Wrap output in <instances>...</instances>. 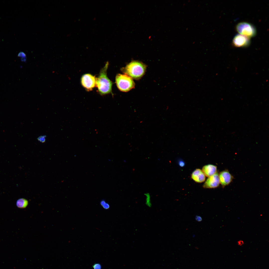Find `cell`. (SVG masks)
Returning a JSON list of instances; mask_svg holds the SVG:
<instances>
[{
	"label": "cell",
	"mask_w": 269,
	"mask_h": 269,
	"mask_svg": "<svg viewBox=\"0 0 269 269\" xmlns=\"http://www.w3.org/2000/svg\"><path fill=\"white\" fill-rule=\"evenodd\" d=\"M195 219L198 221L200 222L202 220V219L201 216L199 215H196L195 217Z\"/></svg>",
	"instance_id": "e0dca14e"
},
{
	"label": "cell",
	"mask_w": 269,
	"mask_h": 269,
	"mask_svg": "<svg viewBox=\"0 0 269 269\" xmlns=\"http://www.w3.org/2000/svg\"><path fill=\"white\" fill-rule=\"evenodd\" d=\"M236 29L240 34L249 38L255 36L257 33L255 27L252 24L247 22L239 23L236 26Z\"/></svg>",
	"instance_id": "277c9868"
},
{
	"label": "cell",
	"mask_w": 269,
	"mask_h": 269,
	"mask_svg": "<svg viewBox=\"0 0 269 269\" xmlns=\"http://www.w3.org/2000/svg\"><path fill=\"white\" fill-rule=\"evenodd\" d=\"M93 269H101V266L99 263H95L92 266Z\"/></svg>",
	"instance_id": "9a60e30c"
},
{
	"label": "cell",
	"mask_w": 269,
	"mask_h": 269,
	"mask_svg": "<svg viewBox=\"0 0 269 269\" xmlns=\"http://www.w3.org/2000/svg\"><path fill=\"white\" fill-rule=\"evenodd\" d=\"M96 79L95 76L90 74L83 75L81 79L82 85L88 91L91 90L96 86Z\"/></svg>",
	"instance_id": "5b68a950"
},
{
	"label": "cell",
	"mask_w": 269,
	"mask_h": 269,
	"mask_svg": "<svg viewBox=\"0 0 269 269\" xmlns=\"http://www.w3.org/2000/svg\"><path fill=\"white\" fill-rule=\"evenodd\" d=\"M146 67L142 63L133 61L122 69V71L132 78L138 79L141 77L145 71Z\"/></svg>",
	"instance_id": "7a4b0ae2"
},
{
	"label": "cell",
	"mask_w": 269,
	"mask_h": 269,
	"mask_svg": "<svg viewBox=\"0 0 269 269\" xmlns=\"http://www.w3.org/2000/svg\"><path fill=\"white\" fill-rule=\"evenodd\" d=\"M145 204L148 207H150L152 205L151 197L150 194L148 193L145 194Z\"/></svg>",
	"instance_id": "7c38bea8"
},
{
	"label": "cell",
	"mask_w": 269,
	"mask_h": 269,
	"mask_svg": "<svg viewBox=\"0 0 269 269\" xmlns=\"http://www.w3.org/2000/svg\"><path fill=\"white\" fill-rule=\"evenodd\" d=\"M180 165L181 166H183V165H184V163L183 162H180Z\"/></svg>",
	"instance_id": "d6986e66"
},
{
	"label": "cell",
	"mask_w": 269,
	"mask_h": 269,
	"mask_svg": "<svg viewBox=\"0 0 269 269\" xmlns=\"http://www.w3.org/2000/svg\"><path fill=\"white\" fill-rule=\"evenodd\" d=\"M237 244L239 246H241L243 245L244 244V242L243 240H240L238 241Z\"/></svg>",
	"instance_id": "ac0fdd59"
},
{
	"label": "cell",
	"mask_w": 269,
	"mask_h": 269,
	"mask_svg": "<svg viewBox=\"0 0 269 269\" xmlns=\"http://www.w3.org/2000/svg\"><path fill=\"white\" fill-rule=\"evenodd\" d=\"M220 184L219 174L216 173L208 177L203 185L205 188H213L218 187Z\"/></svg>",
	"instance_id": "52a82bcc"
},
{
	"label": "cell",
	"mask_w": 269,
	"mask_h": 269,
	"mask_svg": "<svg viewBox=\"0 0 269 269\" xmlns=\"http://www.w3.org/2000/svg\"><path fill=\"white\" fill-rule=\"evenodd\" d=\"M217 167L214 165L208 164L204 166L202 168V171L205 175L209 177L217 172Z\"/></svg>",
	"instance_id": "30bf717a"
},
{
	"label": "cell",
	"mask_w": 269,
	"mask_h": 269,
	"mask_svg": "<svg viewBox=\"0 0 269 269\" xmlns=\"http://www.w3.org/2000/svg\"><path fill=\"white\" fill-rule=\"evenodd\" d=\"M18 57H21V58H25L26 57V55L22 52H20L18 54Z\"/></svg>",
	"instance_id": "2e32d148"
},
{
	"label": "cell",
	"mask_w": 269,
	"mask_h": 269,
	"mask_svg": "<svg viewBox=\"0 0 269 269\" xmlns=\"http://www.w3.org/2000/svg\"><path fill=\"white\" fill-rule=\"evenodd\" d=\"M100 204L103 208L104 209H109L110 206L109 204L104 200H102L100 202Z\"/></svg>",
	"instance_id": "4fadbf2b"
},
{
	"label": "cell",
	"mask_w": 269,
	"mask_h": 269,
	"mask_svg": "<svg viewBox=\"0 0 269 269\" xmlns=\"http://www.w3.org/2000/svg\"><path fill=\"white\" fill-rule=\"evenodd\" d=\"M46 137L45 135L41 136L38 137V140L40 142L43 143L45 141Z\"/></svg>",
	"instance_id": "5bb4252c"
},
{
	"label": "cell",
	"mask_w": 269,
	"mask_h": 269,
	"mask_svg": "<svg viewBox=\"0 0 269 269\" xmlns=\"http://www.w3.org/2000/svg\"><path fill=\"white\" fill-rule=\"evenodd\" d=\"M250 43V38L240 34L236 35L232 40L233 45L237 47H245L249 46Z\"/></svg>",
	"instance_id": "8992f818"
},
{
	"label": "cell",
	"mask_w": 269,
	"mask_h": 269,
	"mask_svg": "<svg viewBox=\"0 0 269 269\" xmlns=\"http://www.w3.org/2000/svg\"><path fill=\"white\" fill-rule=\"evenodd\" d=\"M116 83L118 88L123 92L128 91L135 86L132 78L126 74H117L116 77Z\"/></svg>",
	"instance_id": "3957f363"
},
{
	"label": "cell",
	"mask_w": 269,
	"mask_h": 269,
	"mask_svg": "<svg viewBox=\"0 0 269 269\" xmlns=\"http://www.w3.org/2000/svg\"><path fill=\"white\" fill-rule=\"evenodd\" d=\"M219 176L220 183L223 187L228 185L233 179V176L227 170L221 172Z\"/></svg>",
	"instance_id": "ba28073f"
},
{
	"label": "cell",
	"mask_w": 269,
	"mask_h": 269,
	"mask_svg": "<svg viewBox=\"0 0 269 269\" xmlns=\"http://www.w3.org/2000/svg\"><path fill=\"white\" fill-rule=\"evenodd\" d=\"M107 62L101 70L99 75L96 79V86L98 91L101 95L112 92V83L107 76V70L109 65Z\"/></svg>",
	"instance_id": "6da1fadb"
},
{
	"label": "cell",
	"mask_w": 269,
	"mask_h": 269,
	"mask_svg": "<svg viewBox=\"0 0 269 269\" xmlns=\"http://www.w3.org/2000/svg\"><path fill=\"white\" fill-rule=\"evenodd\" d=\"M28 204V201L26 200L23 198H21L18 200L16 202L17 206L20 208H24L27 206Z\"/></svg>",
	"instance_id": "8fae6325"
},
{
	"label": "cell",
	"mask_w": 269,
	"mask_h": 269,
	"mask_svg": "<svg viewBox=\"0 0 269 269\" xmlns=\"http://www.w3.org/2000/svg\"><path fill=\"white\" fill-rule=\"evenodd\" d=\"M191 178L198 183L202 182L205 181V179L204 174L200 169H197L193 172L191 175Z\"/></svg>",
	"instance_id": "9c48e42d"
}]
</instances>
